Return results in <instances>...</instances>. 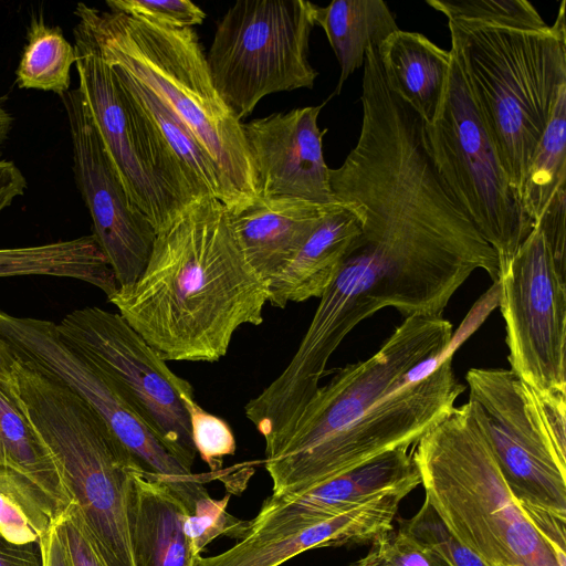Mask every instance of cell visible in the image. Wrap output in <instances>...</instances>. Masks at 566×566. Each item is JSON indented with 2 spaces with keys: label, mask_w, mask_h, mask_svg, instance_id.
Instances as JSON below:
<instances>
[{
  "label": "cell",
  "mask_w": 566,
  "mask_h": 566,
  "mask_svg": "<svg viewBox=\"0 0 566 566\" xmlns=\"http://www.w3.org/2000/svg\"><path fill=\"white\" fill-rule=\"evenodd\" d=\"M358 140L335 169V202L352 210L360 233L319 297L295 354L270 382L273 396L304 408L348 333L385 307L405 317L441 316L475 270L496 283L497 254L439 178L422 119L400 98L361 101Z\"/></svg>",
  "instance_id": "cell-1"
},
{
  "label": "cell",
  "mask_w": 566,
  "mask_h": 566,
  "mask_svg": "<svg viewBox=\"0 0 566 566\" xmlns=\"http://www.w3.org/2000/svg\"><path fill=\"white\" fill-rule=\"evenodd\" d=\"M452 324L407 316L370 357L319 386L280 447L265 457L272 495L293 496L385 452L410 447L455 407Z\"/></svg>",
  "instance_id": "cell-2"
},
{
  "label": "cell",
  "mask_w": 566,
  "mask_h": 566,
  "mask_svg": "<svg viewBox=\"0 0 566 566\" xmlns=\"http://www.w3.org/2000/svg\"><path fill=\"white\" fill-rule=\"evenodd\" d=\"M269 297L226 207L202 197L156 232L139 277L108 301L166 361L216 363L239 327L263 323Z\"/></svg>",
  "instance_id": "cell-3"
},
{
  "label": "cell",
  "mask_w": 566,
  "mask_h": 566,
  "mask_svg": "<svg viewBox=\"0 0 566 566\" xmlns=\"http://www.w3.org/2000/svg\"><path fill=\"white\" fill-rule=\"evenodd\" d=\"M74 14L106 63L144 84L203 147L220 175L227 211L235 214L256 201L243 123L218 93L197 32L85 3Z\"/></svg>",
  "instance_id": "cell-4"
},
{
  "label": "cell",
  "mask_w": 566,
  "mask_h": 566,
  "mask_svg": "<svg viewBox=\"0 0 566 566\" xmlns=\"http://www.w3.org/2000/svg\"><path fill=\"white\" fill-rule=\"evenodd\" d=\"M412 457L426 499L488 566H565L507 488L469 401L424 433Z\"/></svg>",
  "instance_id": "cell-5"
},
{
  "label": "cell",
  "mask_w": 566,
  "mask_h": 566,
  "mask_svg": "<svg viewBox=\"0 0 566 566\" xmlns=\"http://www.w3.org/2000/svg\"><path fill=\"white\" fill-rule=\"evenodd\" d=\"M565 4L563 0L554 24L544 31L448 22L451 50L518 195L559 94L566 88Z\"/></svg>",
  "instance_id": "cell-6"
},
{
  "label": "cell",
  "mask_w": 566,
  "mask_h": 566,
  "mask_svg": "<svg viewBox=\"0 0 566 566\" xmlns=\"http://www.w3.org/2000/svg\"><path fill=\"white\" fill-rule=\"evenodd\" d=\"M10 376L101 556L107 566H134L126 502L132 475L144 470L71 389L18 360Z\"/></svg>",
  "instance_id": "cell-7"
},
{
  "label": "cell",
  "mask_w": 566,
  "mask_h": 566,
  "mask_svg": "<svg viewBox=\"0 0 566 566\" xmlns=\"http://www.w3.org/2000/svg\"><path fill=\"white\" fill-rule=\"evenodd\" d=\"M465 381L514 499L534 525L542 516L566 521V392L539 391L504 368H471Z\"/></svg>",
  "instance_id": "cell-8"
},
{
  "label": "cell",
  "mask_w": 566,
  "mask_h": 566,
  "mask_svg": "<svg viewBox=\"0 0 566 566\" xmlns=\"http://www.w3.org/2000/svg\"><path fill=\"white\" fill-rule=\"evenodd\" d=\"M443 101L436 119L423 123L430 160L447 189L494 249L500 273L535 224L523 209L451 50Z\"/></svg>",
  "instance_id": "cell-9"
},
{
  "label": "cell",
  "mask_w": 566,
  "mask_h": 566,
  "mask_svg": "<svg viewBox=\"0 0 566 566\" xmlns=\"http://www.w3.org/2000/svg\"><path fill=\"white\" fill-rule=\"evenodd\" d=\"M73 35L77 88L132 205L157 232L202 197L80 21Z\"/></svg>",
  "instance_id": "cell-10"
},
{
  "label": "cell",
  "mask_w": 566,
  "mask_h": 566,
  "mask_svg": "<svg viewBox=\"0 0 566 566\" xmlns=\"http://www.w3.org/2000/svg\"><path fill=\"white\" fill-rule=\"evenodd\" d=\"M316 4L305 0H240L218 23L207 62L213 84L239 120L265 96L312 88L308 61Z\"/></svg>",
  "instance_id": "cell-11"
},
{
  "label": "cell",
  "mask_w": 566,
  "mask_h": 566,
  "mask_svg": "<svg viewBox=\"0 0 566 566\" xmlns=\"http://www.w3.org/2000/svg\"><path fill=\"white\" fill-rule=\"evenodd\" d=\"M63 342L98 369L146 420L165 447L192 469L195 449L180 395L192 390L118 313L75 310L56 324Z\"/></svg>",
  "instance_id": "cell-12"
},
{
  "label": "cell",
  "mask_w": 566,
  "mask_h": 566,
  "mask_svg": "<svg viewBox=\"0 0 566 566\" xmlns=\"http://www.w3.org/2000/svg\"><path fill=\"white\" fill-rule=\"evenodd\" d=\"M496 285L510 369L539 391L566 392V258L535 224Z\"/></svg>",
  "instance_id": "cell-13"
},
{
  "label": "cell",
  "mask_w": 566,
  "mask_h": 566,
  "mask_svg": "<svg viewBox=\"0 0 566 566\" xmlns=\"http://www.w3.org/2000/svg\"><path fill=\"white\" fill-rule=\"evenodd\" d=\"M13 354L21 364L64 385L91 406L145 476L166 484L188 512L209 494L205 483L226 475L222 470L197 474L178 460L112 382L63 342L55 323L35 319L28 324L14 342Z\"/></svg>",
  "instance_id": "cell-14"
},
{
  "label": "cell",
  "mask_w": 566,
  "mask_h": 566,
  "mask_svg": "<svg viewBox=\"0 0 566 566\" xmlns=\"http://www.w3.org/2000/svg\"><path fill=\"white\" fill-rule=\"evenodd\" d=\"M69 122L76 187L93 222V237L119 287L146 266L156 230L130 202L78 88L61 96Z\"/></svg>",
  "instance_id": "cell-15"
},
{
  "label": "cell",
  "mask_w": 566,
  "mask_h": 566,
  "mask_svg": "<svg viewBox=\"0 0 566 566\" xmlns=\"http://www.w3.org/2000/svg\"><path fill=\"white\" fill-rule=\"evenodd\" d=\"M322 105L273 113L242 124L258 199L335 202L317 124Z\"/></svg>",
  "instance_id": "cell-16"
},
{
  "label": "cell",
  "mask_w": 566,
  "mask_h": 566,
  "mask_svg": "<svg viewBox=\"0 0 566 566\" xmlns=\"http://www.w3.org/2000/svg\"><path fill=\"white\" fill-rule=\"evenodd\" d=\"M408 449L402 446L385 452L301 494L269 496L249 521V535L301 530L388 491L415 490L421 480Z\"/></svg>",
  "instance_id": "cell-17"
},
{
  "label": "cell",
  "mask_w": 566,
  "mask_h": 566,
  "mask_svg": "<svg viewBox=\"0 0 566 566\" xmlns=\"http://www.w3.org/2000/svg\"><path fill=\"white\" fill-rule=\"evenodd\" d=\"M411 491H388L301 530L249 535L218 555L195 557L192 566H280L313 548L371 544L394 530L399 504Z\"/></svg>",
  "instance_id": "cell-18"
},
{
  "label": "cell",
  "mask_w": 566,
  "mask_h": 566,
  "mask_svg": "<svg viewBox=\"0 0 566 566\" xmlns=\"http://www.w3.org/2000/svg\"><path fill=\"white\" fill-rule=\"evenodd\" d=\"M333 203L256 199L239 213H229V220L248 261L269 284L293 260Z\"/></svg>",
  "instance_id": "cell-19"
},
{
  "label": "cell",
  "mask_w": 566,
  "mask_h": 566,
  "mask_svg": "<svg viewBox=\"0 0 566 566\" xmlns=\"http://www.w3.org/2000/svg\"><path fill=\"white\" fill-rule=\"evenodd\" d=\"M188 510L164 483L144 472L132 475L126 521L134 566H192L185 532Z\"/></svg>",
  "instance_id": "cell-20"
},
{
  "label": "cell",
  "mask_w": 566,
  "mask_h": 566,
  "mask_svg": "<svg viewBox=\"0 0 566 566\" xmlns=\"http://www.w3.org/2000/svg\"><path fill=\"white\" fill-rule=\"evenodd\" d=\"M359 233L358 217L334 202L293 260L270 280L269 303L284 308L291 302L321 297Z\"/></svg>",
  "instance_id": "cell-21"
},
{
  "label": "cell",
  "mask_w": 566,
  "mask_h": 566,
  "mask_svg": "<svg viewBox=\"0 0 566 566\" xmlns=\"http://www.w3.org/2000/svg\"><path fill=\"white\" fill-rule=\"evenodd\" d=\"M389 88L427 125L441 107L451 52L418 32L397 30L378 48Z\"/></svg>",
  "instance_id": "cell-22"
},
{
  "label": "cell",
  "mask_w": 566,
  "mask_h": 566,
  "mask_svg": "<svg viewBox=\"0 0 566 566\" xmlns=\"http://www.w3.org/2000/svg\"><path fill=\"white\" fill-rule=\"evenodd\" d=\"M314 21L324 30L340 66L336 95L348 76L364 65L368 48H378L399 30L382 0H334L315 7Z\"/></svg>",
  "instance_id": "cell-23"
},
{
  "label": "cell",
  "mask_w": 566,
  "mask_h": 566,
  "mask_svg": "<svg viewBox=\"0 0 566 566\" xmlns=\"http://www.w3.org/2000/svg\"><path fill=\"white\" fill-rule=\"evenodd\" d=\"M0 464L25 475L63 510L71 503L53 457L19 398L10 373L0 371Z\"/></svg>",
  "instance_id": "cell-24"
},
{
  "label": "cell",
  "mask_w": 566,
  "mask_h": 566,
  "mask_svg": "<svg viewBox=\"0 0 566 566\" xmlns=\"http://www.w3.org/2000/svg\"><path fill=\"white\" fill-rule=\"evenodd\" d=\"M20 275L76 279L99 289L107 298L118 290L113 270L92 234L41 245L0 249V277Z\"/></svg>",
  "instance_id": "cell-25"
},
{
  "label": "cell",
  "mask_w": 566,
  "mask_h": 566,
  "mask_svg": "<svg viewBox=\"0 0 566 566\" xmlns=\"http://www.w3.org/2000/svg\"><path fill=\"white\" fill-rule=\"evenodd\" d=\"M109 66L123 86L156 126L161 138L199 195L201 197H213L222 202L223 193L220 175L203 147L144 84L122 69L114 65Z\"/></svg>",
  "instance_id": "cell-26"
},
{
  "label": "cell",
  "mask_w": 566,
  "mask_h": 566,
  "mask_svg": "<svg viewBox=\"0 0 566 566\" xmlns=\"http://www.w3.org/2000/svg\"><path fill=\"white\" fill-rule=\"evenodd\" d=\"M63 511L29 478L0 464V538L14 544L41 542Z\"/></svg>",
  "instance_id": "cell-27"
},
{
  "label": "cell",
  "mask_w": 566,
  "mask_h": 566,
  "mask_svg": "<svg viewBox=\"0 0 566 566\" xmlns=\"http://www.w3.org/2000/svg\"><path fill=\"white\" fill-rule=\"evenodd\" d=\"M27 44L15 71L20 88L53 92L60 97L70 91L71 67L75 49L57 25L33 15L28 28Z\"/></svg>",
  "instance_id": "cell-28"
},
{
  "label": "cell",
  "mask_w": 566,
  "mask_h": 566,
  "mask_svg": "<svg viewBox=\"0 0 566 566\" xmlns=\"http://www.w3.org/2000/svg\"><path fill=\"white\" fill-rule=\"evenodd\" d=\"M566 180V88L558 97L554 113L532 157L520 198L524 211L538 221L555 192Z\"/></svg>",
  "instance_id": "cell-29"
},
{
  "label": "cell",
  "mask_w": 566,
  "mask_h": 566,
  "mask_svg": "<svg viewBox=\"0 0 566 566\" xmlns=\"http://www.w3.org/2000/svg\"><path fill=\"white\" fill-rule=\"evenodd\" d=\"M448 22L471 27L544 31L545 23L526 0H427Z\"/></svg>",
  "instance_id": "cell-30"
},
{
  "label": "cell",
  "mask_w": 566,
  "mask_h": 566,
  "mask_svg": "<svg viewBox=\"0 0 566 566\" xmlns=\"http://www.w3.org/2000/svg\"><path fill=\"white\" fill-rule=\"evenodd\" d=\"M230 495L214 500L210 494L201 496L188 513L185 532L193 557L201 555L205 547L220 535L241 541L249 535V521L240 520L228 511Z\"/></svg>",
  "instance_id": "cell-31"
},
{
  "label": "cell",
  "mask_w": 566,
  "mask_h": 566,
  "mask_svg": "<svg viewBox=\"0 0 566 566\" xmlns=\"http://www.w3.org/2000/svg\"><path fill=\"white\" fill-rule=\"evenodd\" d=\"M398 524V530L428 546L447 566H488L452 535L427 499L413 516L399 518Z\"/></svg>",
  "instance_id": "cell-32"
},
{
  "label": "cell",
  "mask_w": 566,
  "mask_h": 566,
  "mask_svg": "<svg viewBox=\"0 0 566 566\" xmlns=\"http://www.w3.org/2000/svg\"><path fill=\"white\" fill-rule=\"evenodd\" d=\"M187 410L191 439L197 453L211 472L221 471L223 458L237 450L234 433L229 423L206 411L193 397V389L180 395Z\"/></svg>",
  "instance_id": "cell-33"
},
{
  "label": "cell",
  "mask_w": 566,
  "mask_h": 566,
  "mask_svg": "<svg viewBox=\"0 0 566 566\" xmlns=\"http://www.w3.org/2000/svg\"><path fill=\"white\" fill-rule=\"evenodd\" d=\"M370 545L368 553L349 566H447L428 546L400 530Z\"/></svg>",
  "instance_id": "cell-34"
},
{
  "label": "cell",
  "mask_w": 566,
  "mask_h": 566,
  "mask_svg": "<svg viewBox=\"0 0 566 566\" xmlns=\"http://www.w3.org/2000/svg\"><path fill=\"white\" fill-rule=\"evenodd\" d=\"M109 11L175 29L200 25L206 13L189 0H107Z\"/></svg>",
  "instance_id": "cell-35"
},
{
  "label": "cell",
  "mask_w": 566,
  "mask_h": 566,
  "mask_svg": "<svg viewBox=\"0 0 566 566\" xmlns=\"http://www.w3.org/2000/svg\"><path fill=\"white\" fill-rule=\"evenodd\" d=\"M71 566H107L73 502L56 518Z\"/></svg>",
  "instance_id": "cell-36"
},
{
  "label": "cell",
  "mask_w": 566,
  "mask_h": 566,
  "mask_svg": "<svg viewBox=\"0 0 566 566\" xmlns=\"http://www.w3.org/2000/svg\"><path fill=\"white\" fill-rule=\"evenodd\" d=\"M0 566H43L41 542L14 544L0 538Z\"/></svg>",
  "instance_id": "cell-37"
},
{
  "label": "cell",
  "mask_w": 566,
  "mask_h": 566,
  "mask_svg": "<svg viewBox=\"0 0 566 566\" xmlns=\"http://www.w3.org/2000/svg\"><path fill=\"white\" fill-rule=\"evenodd\" d=\"M28 187V181L14 163L0 161V214L22 196Z\"/></svg>",
  "instance_id": "cell-38"
},
{
  "label": "cell",
  "mask_w": 566,
  "mask_h": 566,
  "mask_svg": "<svg viewBox=\"0 0 566 566\" xmlns=\"http://www.w3.org/2000/svg\"><path fill=\"white\" fill-rule=\"evenodd\" d=\"M43 566H71L70 558L59 532L56 520L41 538Z\"/></svg>",
  "instance_id": "cell-39"
},
{
  "label": "cell",
  "mask_w": 566,
  "mask_h": 566,
  "mask_svg": "<svg viewBox=\"0 0 566 566\" xmlns=\"http://www.w3.org/2000/svg\"><path fill=\"white\" fill-rule=\"evenodd\" d=\"M12 116L3 107L2 101L0 99V161L2 160V147L9 137V134L12 128Z\"/></svg>",
  "instance_id": "cell-40"
},
{
  "label": "cell",
  "mask_w": 566,
  "mask_h": 566,
  "mask_svg": "<svg viewBox=\"0 0 566 566\" xmlns=\"http://www.w3.org/2000/svg\"><path fill=\"white\" fill-rule=\"evenodd\" d=\"M14 358L6 344L0 338V371L10 373L14 365Z\"/></svg>",
  "instance_id": "cell-41"
}]
</instances>
